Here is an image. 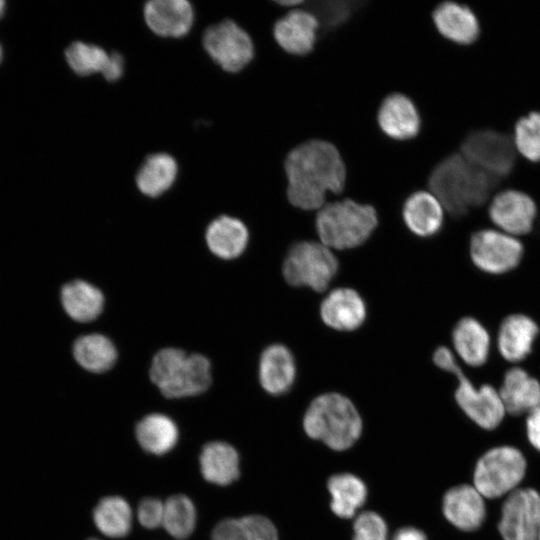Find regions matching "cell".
<instances>
[{
  "mask_svg": "<svg viewBox=\"0 0 540 540\" xmlns=\"http://www.w3.org/2000/svg\"><path fill=\"white\" fill-rule=\"evenodd\" d=\"M286 195L294 208L317 212L329 197L342 196L346 167L337 147L321 139L305 141L289 151L284 161Z\"/></svg>",
  "mask_w": 540,
  "mask_h": 540,
  "instance_id": "6da1fadb",
  "label": "cell"
},
{
  "mask_svg": "<svg viewBox=\"0 0 540 540\" xmlns=\"http://www.w3.org/2000/svg\"><path fill=\"white\" fill-rule=\"evenodd\" d=\"M502 179L477 167L459 152L439 161L431 171L427 190L442 203L447 218L461 219L486 208L501 189Z\"/></svg>",
  "mask_w": 540,
  "mask_h": 540,
  "instance_id": "7a4b0ae2",
  "label": "cell"
},
{
  "mask_svg": "<svg viewBox=\"0 0 540 540\" xmlns=\"http://www.w3.org/2000/svg\"><path fill=\"white\" fill-rule=\"evenodd\" d=\"M379 227L376 208L349 197H329L315 212L314 230L330 249L347 250L363 245Z\"/></svg>",
  "mask_w": 540,
  "mask_h": 540,
  "instance_id": "3957f363",
  "label": "cell"
},
{
  "mask_svg": "<svg viewBox=\"0 0 540 540\" xmlns=\"http://www.w3.org/2000/svg\"><path fill=\"white\" fill-rule=\"evenodd\" d=\"M431 362L438 370L456 378L454 401L472 424L487 432L501 426L507 414L496 387L490 384L475 385L466 376L464 366L448 345L436 347L431 354Z\"/></svg>",
  "mask_w": 540,
  "mask_h": 540,
  "instance_id": "277c9868",
  "label": "cell"
},
{
  "mask_svg": "<svg viewBox=\"0 0 540 540\" xmlns=\"http://www.w3.org/2000/svg\"><path fill=\"white\" fill-rule=\"evenodd\" d=\"M303 428L310 438L342 451L359 439L362 419L350 399L330 392L319 395L310 403L303 417Z\"/></svg>",
  "mask_w": 540,
  "mask_h": 540,
  "instance_id": "5b68a950",
  "label": "cell"
},
{
  "mask_svg": "<svg viewBox=\"0 0 540 540\" xmlns=\"http://www.w3.org/2000/svg\"><path fill=\"white\" fill-rule=\"evenodd\" d=\"M150 379L167 398L203 393L211 384V364L201 354L168 347L159 350L150 365Z\"/></svg>",
  "mask_w": 540,
  "mask_h": 540,
  "instance_id": "8992f818",
  "label": "cell"
},
{
  "mask_svg": "<svg viewBox=\"0 0 540 540\" xmlns=\"http://www.w3.org/2000/svg\"><path fill=\"white\" fill-rule=\"evenodd\" d=\"M528 459L515 445H497L487 449L476 460L472 485L488 501L503 499L521 487L526 480Z\"/></svg>",
  "mask_w": 540,
  "mask_h": 540,
  "instance_id": "52a82bcc",
  "label": "cell"
},
{
  "mask_svg": "<svg viewBox=\"0 0 540 540\" xmlns=\"http://www.w3.org/2000/svg\"><path fill=\"white\" fill-rule=\"evenodd\" d=\"M339 262L321 242L303 240L288 250L282 265L284 280L294 287L325 291L338 273Z\"/></svg>",
  "mask_w": 540,
  "mask_h": 540,
  "instance_id": "ba28073f",
  "label": "cell"
},
{
  "mask_svg": "<svg viewBox=\"0 0 540 540\" xmlns=\"http://www.w3.org/2000/svg\"><path fill=\"white\" fill-rule=\"evenodd\" d=\"M524 252L521 238L495 227L474 232L469 241L471 263L477 270L490 276H502L517 269Z\"/></svg>",
  "mask_w": 540,
  "mask_h": 540,
  "instance_id": "9c48e42d",
  "label": "cell"
},
{
  "mask_svg": "<svg viewBox=\"0 0 540 540\" xmlns=\"http://www.w3.org/2000/svg\"><path fill=\"white\" fill-rule=\"evenodd\" d=\"M458 152L477 167L502 180L512 171L519 158L513 134L492 128L469 131Z\"/></svg>",
  "mask_w": 540,
  "mask_h": 540,
  "instance_id": "30bf717a",
  "label": "cell"
},
{
  "mask_svg": "<svg viewBox=\"0 0 540 540\" xmlns=\"http://www.w3.org/2000/svg\"><path fill=\"white\" fill-rule=\"evenodd\" d=\"M203 45L209 56L231 73L247 68L256 54L250 33L232 19L209 26L203 34Z\"/></svg>",
  "mask_w": 540,
  "mask_h": 540,
  "instance_id": "8fae6325",
  "label": "cell"
},
{
  "mask_svg": "<svg viewBox=\"0 0 540 540\" xmlns=\"http://www.w3.org/2000/svg\"><path fill=\"white\" fill-rule=\"evenodd\" d=\"M496 530L501 540H538L540 492L530 486H521L504 497Z\"/></svg>",
  "mask_w": 540,
  "mask_h": 540,
  "instance_id": "7c38bea8",
  "label": "cell"
},
{
  "mask_svg": "<svg viewBox=\"0 0 540 540\" xmlns=\"http://www.w3.org/2000/svg\"><path fill=\"white\" fill-rule=\"evenodd\" d=\"M487 213L493 227L522 239L533 231L538 207L528 193L503 188L491 197Z\"/></svg>",
  "mask_w": 540,
  "mask_h": 540,
  "instance_id": "4fadbf2b",
  "label": "cell"
},
{
  "mask_svg": "<svg viewBox=\"0 0 540 540\" xmlns=\"http://www.w3.org/2000/svg\"><path fill=\"white\" fill-rule=\"evenodd\" d=\"M486 501L472 483L457 484L444 493L442 513L455 529L473 534L487 522L489 509Z\"/></svg>",
  "mask_w": 540,
  "mask_h": 540,
  "instance_id": "5bb4252c",
  "label": "cell"
},
{
  "mask_svg": "<svg viewBox=\"0 0 540 540\" xmlns=\"http://www.w3.org/2000/svg\"><path fill=\"white\" fill-rule=\"evenodd\" d=\"M319 30L317 18L301 6L279 17L273 25L272 34L276 44L285 53L304 57L315 49Z\"/></svg>",
  "mask_w": 540,
  "mask_h": 540,
  "instance_id": "9a60e30c",
  "label": "cell"
},
{
  "mask_svg": "<svg viewBox=\"0 0 540 540\" xmlns=\"http://www.w3.org/2000/svg\"><path fill=\"white\" fill-rule=\"evenodd\" d=\"M539 333V325L533 318L523 313H513L500 322L494 346L505 362L520 365L531 355Z\"/></svg>",
  "mask_w": 540,
  "mask_h": 540,
  "instance_id": "2e32d148",
  "label": "cell"
},
{
  "mask_svg": "<svg viewBox=\"0 0 540 540\" xmlns=\"http://www.w3.org/2000/svg\"><path fill=\"white\" fill-rule=\"evenodd\" d=\"M376 120L387 138L399 142L416 138L422 126L421 115L414 101L399 92L390 93L382 100Z\"/></svg>",
  "mask_w": 540,
  "mask_h": 540,
  "instance_id": "e0dca14e",
  "label": "cell"
},
{
  "mask_svg": "<svg viewBox=\"0 0 540 540\" xmlns=\"http://www.w3.org/2000/svg\"><path fill=\"white\" fill-rule=\"evenodd\" d=\"M450 348L464 367L477 369L488 362L494 338L479 320L464 316L451 330Z\"/></svg>",
  "mask_w": 540,
  "mask_h": 540,
  "instance_id": "ac0fdd59",
  "label": "cell"
},
{
  "mask_svg": "<svg viewBox=\"0 0 540 540\" xmlns=\"http://www.w3.org/2000/svg\"><path fill=\"white\" fill-rule=\"evenodd\" d=\"M401 218L409 232L425 240L436 237L444 228L447 214L439 199L429 190L414 191L404 200Z\"/></svg>",
  "mask_w": 540,
  "mask_h": 540,
  "instance_id": "d6986e66",
  "label": "cell"
},
{
  "mask_svg": "<svg viewBox=\"0 0 540 540\" xmlns=\"http://www.w3.org/2000/svg\"><path fill=\"white\" fill-rule=\"evenodd\" d=\"M432 21L439 35L459 46H469L480 35V22L466 4L443 0L432 11Z\"/></svg>",
  "mask_w": 540,
  "mask_h": 540,
  "instance_id": "ffe728a7",
  "label": "cell"
},
{
  "mask_svg": "<svg viewBox=\"0 0 540 540\" xmlns=\"http://www.w3.org/2000/svg\"><path fill=\"white\" fill-rule=\"evenodd\" d=\"M506 414L524 418L540 407V381L521 365H510L498 387Z\"/></svg>",
  "mask_w": 540,
  "mask_h": 540,
  "instance_id": "44dd1931",
  "label": "cell"
},
{
  "mask_svg": "<svg viewBox=\"0 0 540 540\" xmlns=\"http://www.w3.org/2000/svg\"><path fill=\"white\" fill-rule=\"evenodd\" d=\"M367 316L364 299L354 289L341 287L332 290L320 304L323 323L337 331L350 332L363 325Z\"/></svg>",
  "mask_w": 540,
  "mask_h": 540,
  "instance_id": "7402d4cb",
  "label": "cell"
},
{
  "mask_svg": "<svg viewBox=\"0 0 540 540\" xmlns=\"http://www.w3.org/2000/svg\"><path fill=\"white\" fill-rule=\"evenodd\" d=\"M296 370V361L290 349L283 344H272L260 356L259 382L267 393L283 395L292 388Z\"/></svg>",
  "mask_w": 540,
  "mask_h": 540,
  "instance_id": "603a6c76",
  "label": "cell"
},
{
  "mask_svg": "<svg viewBox=\"0 0 540 540\" xmlns=\"http://www.w3.org/2000/svg\"><path fill=\"white\" fill-rule=\"evenodd\" d=\"M148 27L165 37H180L191 28L194 11L187 0H151L143 9Z\"/></svg>",
  "mask_w": 540,
  "mask_h": 540,
  "instance_id": "cb8c5ba5",
  "label": "cell"
},
{
  "mask_svg": "<svg viewBox=\"0 0 540 540\" xmlns=\"http://www.w3.org/2000/svg\"><path fill=\"white\" fill-rule=\"evenodd\" d=\"M205 238L214 255L231 260L245 251L249 242V230L240 219L222 215L209 224Z\"/></svg>",
  "mask_w": 540,
  "mask_h": 540,
  "instance_id": "d4e9b609",
  "label": "cell"
},
{
  "mask_svg": "<svg viewBox=\"0 0 540 540\" xmlns=\"http://www.w3.org/2000/svg\"><path fill=\"white\" fill-rule=\"evenodd\" d=\"M199 460L201 473L208 482L225 486L239 477L238 453L226 442L207 443L202 448Z\"/></svg>",
  "mask_w": 540,
  "mask_h": 540,
  "instance_id": "484cf974",
  "label": "cell"
},
{
  "mask_svg": "<svg viewBox=\"0 0 540 540\" xmlns=\"http://www.w3.org/2000/svg\"><path fill=\"white\" fill-rule=\"evenodd\" d=\"M61 301L65 312L78 322L93 321L104 307L100 289L83 280L65 284L61 289Z\"/></svg>",
  "mask_w": 540,
  "mask_h": 540,
  "instance_id": "4316f807",
  "label": "cell"
},
{
  "mask_svg": "<svg viewBox=\"0 0 540 540\" xmlns=\"http://www.w3.org/2000/svg\"><path fill=\"white\" fill-rule=\"evenodd\" d=\"M178 172L176 160L167 153L148 156L136 174V185L146 196L157 197L174 183Z\"/></svg>",
  "mask_w": 540,
  "mask_h": 540,
  "instance_id": "83f0119b",
  "label": "cell"
},
{
  "mask_svg": "<svg viewBox=\"0 0 540 540\" xmlns=\"http://www.w3.org/2000/svg\"><path fill=\"white\" fill-rule=\"evenodd\" d=\"M136 438L147 452L162 455L170 451L178 441V428L168 416L153 413L145 416L136 426Z\"/></svg>",
  "mask_w": 540,
  "mask_h": 540,
  "instance_id": "f1b7e54d",
  "label": "cell"
},
{
  "mask_svg": "<svg viewBox=\"0 0 540 540\" xmlns=\"http://www.w3.org/2000/svg\"><path fill=\"white\" fill-rule=\"evenodd\" d=\"M327 488L331 496V510L341 518L355 516L367 498L364 482L350 473L333 475L328 480Z\"/></svg>",
  "mask_w": 540,
  "mask_h": 540,
  "instance_id": "f546056e",
  "label": "cell"
},
{
  "mask_svg": "<svg viewBox=\"0 0 540 540\" xmlns=\"http://www.w3.org/2000/svg\"><path fill=\"white\" fill-rule=\"evenodd\" d=\"M75 360L93 373L108 371L116 362L117 350L106 336L93 333L79 337L73 345Z\"/></svg>",
  "mask_w": 540,
  "mask_h": 540,
  "instance_id": "4dcf8cb0",
  "label": "cell"
},
{
  "mask_svg": "<svg viewBox=\"0 0 540 540\" xmlns=\"http://www.w3.org/2000/svg\"><path fill=\"white\" fill-rule=\"evenodd\" d=\"M97 529L111 538L125 537L131 530L132 511L129 504L119 496L104 497L93 511Z\"/></svg>",
  "mask_w": 540,
  "mask_h": 540,
  "instance_id": "1f68e13d",
  "label": "cell"
},
{
  "mask_svg": "<svg viewBox=\"0 0 540 540\" xmlns=\"http://www.w3.org/2000/svg\"><path fill=\"white\" fill-rule=\"evenodd\" d=\"M360 0H305L302 7L317 18L319 33L344 26L354 15Z\"/></svg>",
  "mask_w": 540,
  "mask_h": 540,
  "instance_id": "d6a6232c",
  "label": "cell"
},
{
  "mask_svg": "<svg viewBox=\"0 0 540 540\" xmlns=\"http://www.w3.org/2000/svg\"><path fill=\"white\" fill-rule=\"evenodd\" d=\"M165 530L176 539L188 538L195 529L196 510L185 495H174L164 503L163 522Z\"/></svg>",
  "mask_w": 540,
  "mask_h": 540,
  "instance_id": "836d02e7",
  "label": "cell"
},
{
  "mask_svg": "<svg viewBox=\"0 0 540 540\" xmlns=\"http://www.w3.org/2000/svg\"><path fill=\"white\" fill-rule=\"evenodd\" d=\"M65 57L71 69L83 76L98 72L103 74L110 61V53L102 47L81 41L70 44Z\"/></svg>",
  "mask_w": 540,
  "mask_h": 540,
  "instance_id": "e575fe53",
  "label": "cell"
},
{
  "mask_svg": "<svg viewBox=\"0 0 540 540\" xmlns=\"http://www.w3.org/2000/svg\"><path fill=\"white\" fill-rule=\"evenodd\" d=\"M513 140L520 157L532 163L540 162V111H532L517 120Z\"/></svg>",
  "mask_w": 540,
  "mask_h": 540,
  "instance_id": "d590c367",
  "label": "cell"
},
{
  "mask_svg": "<svg viewBox=\"0 0 540 540\" xmlns=\"http://www.w3.org/2000/svg\"><path fill=\"white\" fill-rule=\"evenodd\" d=\"M353 532V540H388L385 521L373 511L362 512L355 518Z\"/></svg>",
  "mask_w": 540,
  "mask_h": 540,
  "instance_id": "8d00e7d4",
  "label": "cell"
},
{
  "mask_svg": "<svg viewBox=\"0 0 540 540\" xmlns=\"http://www.w3.org/2000/svg\"><path fill=\"white\" fill-rule=\"evenodd\" d=\"M247 540H278L277 529L266 517L249 515L241 518Z\"/></svg>",
  "mask_w": 540,
  "mask_h": 540,
  "instance_id": "74e56055",
  "label": "cell"
},
{
  "mask_svg": "<svg viewBox=\"0 0 540 540\" xmlns=\"http://www.w3.org/2000/svg\"><path fill=\"white\" fill-rule=\"evenodd\" d=\"M164 504L157 498H144L138 505L137 517L140 524L148 529H155L162 525Z\"/></svg>",
  "mask_w": 540,
  "mask_h": 540,
  "instance_id": "f35d334b",
  "label": "cell"
},
{
  "mask_svg": "<svg viewBox=\"0 0 540 540\" xmlns=\"http://www.w3.org/2000/svg\"><path fill=\"white\" fill-rule=\"evenodd\" d=\"M211 540H247L241 519H224L213 529Z\"/></svg>",
  "mask_w": 540,
  "mask_h": 540,
  "instance_id": "ab89813d",
  "label": "cell"
},
{
  "mask_svg": "<svg viewBox=\"0 0 540 540\" xmlns=\"http://www.w3.org/2000/svg\"><path fill=\"white\" fill-rule=\"evenodd\" d=\"M524 432L530 447L540 454V407L524 417Z\"/></svg>",
  "mask_w": 540,
  "mask_h": 540,
  "instance_id": "60d3db41",
  "label": "cell"
},
{
  "mask_svg": "<svg viewBox=\"0 0 540 540\" xmlns=\"http://www.w3.org/2000/svg\"><path fill=\"white\" fill-rule=\"evenodd\" d=\"M124 72V58L118 52L110 53V61L103 72V76L108 81L118 80Z\"/></svg>",
  "mask_w": 540,
  "mask_h": 540,
  "instance_id": "b9f144b4",
  "label": "cell"
},
{
  "mask_svg": "<svg viewBox=\"0 0 540 540\" xmlns=\"http://www.w3.org/2000/svg\"><path fill=\"white\" fill-rule=\"evenodd\" d=\"M392 540H428L423 531L415 527H403L393 536Z\"/></svg>",
  "mask_w": 540,
  "mask_h": 540,
  "instance_id": "7bdbcfd3",
  "label": "cell"
},
{
  "mask_svg": "<svg viewBox=\"0 0 540 540\" xmlns=\"http://www.w3.org/2000/svg\"><path fill=\"white\" fill-rule=\"evenodd\" d=\"M4 7H5V2L2 1V0H0V17H1L2 14H3Z\"/></svg>",
  "mask_w": 540,
  "mask_h": 540,
  "instance_id": "ee69618b",
  "label": "cell"
},
{
  "mask_svg": "<svg viewBox=\"0 0 540 540\" xmlns=\"http://www.w3.org/2000/svg\"><path fill=\"white\" fill-rule=\"evenodd\" d=\"M1 58H2V50H1V47H0V61H1Z\"/></svg>",
  "mask_w": 540,
  "mask_h": 540,
  "instance_id": "f6af8a7d",
  "label": "cell"
},
{
  "mask_svg": "<svg viewBox=\"0 0 540 540\" xmlns=\"http://www.w3.org/2000/svg\"><path fill=\"white\" fill-rule=\"evenodd\" d=\"M538 540H540V532H539Z\"/></svg>",
  "mask_w": 540,
  "mask_h": 540,
  "instance_id": "bcb514c9",
  "label": "cell"
},
{
  "mask_svg": "<svg viewBox=\"0 0 540 540\" xmlns=\"http://www.w3.org/2000/svg\"><path fill=\"white\" fill-rule=\"evenodd\" d=\"M88 540H98V539H88Z\"/></svg>",
  "mask_w": 540,
  "mask_h": 540,
  "instance_id": "7dc6e473",
  "label": "cell"
}]
</instances>
